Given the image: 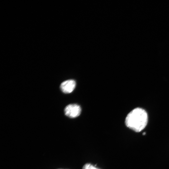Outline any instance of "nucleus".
<instances>
[{
  "mask_svg": "<svg viewBox=\"0 0 169 169\" xmlns=\"http://www.w3.org/2000/svg\"><path fill=\"white\" fill-rule=\"evenodd\" d=\"M148 120L146 111L142 108L136 107L128 114L125 119V123L127 127L139 132L146 126Z\"/></svg>",
  "mask_w": 169,
  "mask_h": 169,
  "instance_id": "nucleus-1",
  "label": "nucleus"
},
{
  "mask_svg": "<svg viewBox=\"0 0 169 169\" xmlns=\"http://www.w3.org/2000/svg\"><path fill=\"white\" fill-rule=\"evenodd\" d=\"M65 115L71 118H75L79 116L81 113L80 106L76 104H71L67 105L64 109Z\"/></svg>",
  "mask_w": 169,
  "mask_h": 169,
  "instance_id": "nucleus-2",
  "label": "nucleus"
},
{
  "mask_svg": "<svg viewBox=\"0 0 169 169\" xmlns=\"http://www.w3.org/2000/svg\"><path fill=\"white\" fill-rule=\"evenodd\" d=\"M75 86V81L73 79H69L63 82L60 85V88L64 93H69L73 91Z\"/></svg>",
  "mask_w": 169,
  "mask_h": 169,
  "instance_id": "nucleus-3",
  "label": "nucleus"
},
{
  "mask_svg": "<svg viewBox=\"0 0 169 169\" xmlns=\"http://www.w3.org/2000/svg\"><path fill=\"white\" fill-rule=\"evenodd\" d=\"M82 169H100L90 163H86L84 164Z\"/></svg>",
  "mask_w": 169,
  "mask_h": 169,
  "instance_id": "nucleus-4",
  "label": "nucleus"
},
{
  "mask_svg": "<svg viewBox=\"0 0 169 169\" xmlns=\"http://www.w3.org/2000/svg\"><path fill=\"white\" fill-rule=\"evenodd\" d=\"M143 135H145L146 134V132H144L143 134Z\"/></svg>",
  "mask_w": 169,
  "mask_h": 169,
  "instance_id": "nucleus-5",
  "label": "nucleus"
}]
</instances>
